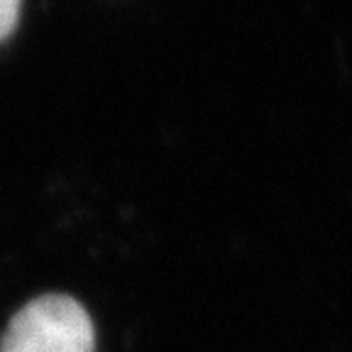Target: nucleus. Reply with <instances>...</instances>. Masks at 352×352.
Returning <instances> with one entry per match:
<instances>
[{"instance_id": "obj_2", "label": "nucleus", "mask_w": 352, "mask_h": 352, "mask_svg": "<svg viewBox=\"0 0 352 352\" xmlns=\"http://www.w3.org/2000/svg\"><path fill=\"white\" fill-rule=\"evenodd\" d=\"M20 15V0H0V42L15 30Z\"/></svg>"}, {"instance_id": "obj_1", "label": "nucleus", "mask_w": 352, "mask_h": 352, "mask_svg": "<svg viewBox=\"0 0 352 352\" xmlns=\"http://www.w3.org/2000/svg\"><path fill=\"white\" fill-rule=\"evenodd\" d=\"M94 323L72 296L34 298L10 320L0 352H94Z\"/></svg>"}]
</instances>
